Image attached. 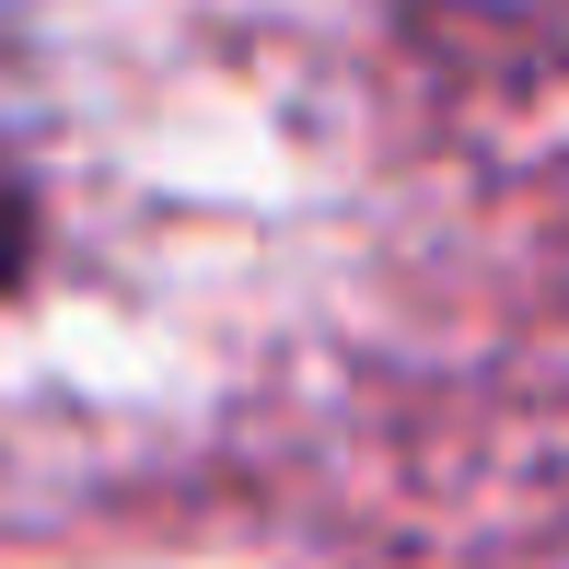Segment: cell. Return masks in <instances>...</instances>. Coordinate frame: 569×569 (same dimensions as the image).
<instances>
[{
	"mask_svg": "<svg viewBox=\"0 0 569 569\" xmlns=\"http://www.w3.org/2000/svg\"><path fill=\"white\" fill-rule=\"evenodd\" d=\"M23 256H36V198H23V163L0 151V291L23 279Z\"/></svg>",
	"mask_w": 569,
	"mask_h": 569,
	"instance_id": "6da1fadb",
	"label": "cell"
}]
</instances>
